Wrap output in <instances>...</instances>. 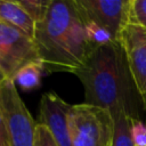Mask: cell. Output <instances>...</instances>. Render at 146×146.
I'll list each match as a JSON object with an SVG mask.
<instances>
[{
  "mask_svg": "<svg viewBox=\"0 0 146 146\" xmlns=\"http://www.w3.org/2000/svg\"><path fill=\"white\" fill-rule=\"evenodd\" d=\"M33 40L47 72L74 74L96 48L76 0H51L44 17L35 24Z\"/></svg>",
  "mask_w": 146,
  "mask_h": 146,
  "instance_id": "cell-1",
  "label": "cell"
},
{
  "mask_svg": "<svg viewBox=\"0 0 146 146\" xmlns=\"http://www.w3.org/2000/svg\"><path fill=\"white\" fill-rule=\"evenodd\" d=\"M128 72L121 46L112 41L97 46L74 75L82 82L87 104L113 113L128 108Z\"/></svg>",
  "mask_w": 146,
  "mask_h": 146,
  "instance_id": "cell-2",
  "label": "cell"
},
{
  "mask_svg": "<svg viewBox=\"0 0 146 146\" xmlns=\"http://www.w3.org/2000/svg\"><path fill=\"white\" fill-rule=\"evenodd\" d=\"M67 127L72 146H111L114 121L105 108L87 103L71 105Z\"/></svg>",
  "mask_w": 146,
  "mask_h": 146,
  "instance_id": "cell-3",
  "label": "cell"
},
{
  "mask_svg": "<svg viewBox=\"0 0 146 146\" xmlns=\"http://www.w3.org/2000/svg\"><path fill=\"white\" fill-rule=\"evenodd\" d=\"M0 115L9 146H34L36 123L8 79L0 81Z\"/></svg>",
  "mask_w": 146,
  "mask_h": 146,
  "instance_id": "cell-4",
  "label": "cell"
},
{
  "mask_svg": "<svg viewBox=\"0 0 146 146\" xmlns=\"http://www.w3.org/2000/svg\"><path fill=\"white\" fill-rule=\"evenodd\" d=\"M41 62L33 38L23 31L0 22V75L14 80L25 65Z\"/></svg>",
  "mask_w": 146,
  "mask_h": 146,
  "instance_id": "cell-5",
  "label": "cell"
},
{
  "mask_svg": "<svg viewBox=\"0 0 146 146\" xmlns=\"http://www.w3.org/2000/svg\"><path fill=\"white\" fill-rule=\"evenodd\" d=\"M117 43L124 52L136 90L146 98V29L128 23L122 30Z\"/></svg>",
  "mask_w": 146,
  "mask_h": 146,
  "instance_id": "cell-6",
  "label": "cell"
},
{
  "mask_svg": "<svg viewBox=\"0 0 146 146\" xmlns=\"http://www.w3.org/2000/svg\"><path fill=\"white\" fill-rule=\"evenodd\" d=\"M87 19L105 29L117 42L129 23L130 0H76Z\"/></svg>",
  "mask_w": 146,
  "mask_h": 146,
  "instance_id": "cell-7",
  "label": "cell"
},
{
  "mask_svg": "<svg viewBox=\"0 0 146 146\" xmlns=\"http://www.w3.org/2000/svg\"><path fill=\"white\" fill-rule=\"evenodd\" d=\"M71 104L55 92H46L40 99L39 122L46 125L58 146H72L67 127V113Z\"/></svg>",
  "mask_w": 146,
  "mask_h": 146,
  "instance_id": "cell-8",
  "label": "cell"
},
{
  "mask_svg": "<svg viewBox=\"0 0 146 146\" xmlns=\"http://www.w3.org/2000/svg\"><path fill=\"white\" fill-rule=\"evenodd\" d=\"M0 22L23 31L31 38L34 35L35 23L18 1L0 0Z\"/></svg>",
  "mask_w": 146,
  "mask_h": 146,
  "instance_id": "cell-9",
  "label": "cell"
},
{
  "mask_svg": "<svg viewBox=\"0 0 146 146\" xmlns=\"http://www.w3.org/2000/svg\"><path fill=\"white\" fill-rule=\"evenodd\" d=\"M114 121V131L111 146H135L131 136V122L133 116L127 107H121L111 113Z\"/></svg>",
  "mask_w": 146,
  "mask_h": 146,
  "instance_id": "cell-10",
  "label": "cell"
},
{
  "mask_svg": "<svg viewBox=\"0 0 146 146\" xmlns=\"http://www.w3.org/2000/svg\"><path fill=\"white\" fill-rule=\"evenodd\" d=\"M42 62H33L22 67L14 78V83L25 91L36 89L41 84V78L44 72Z\"/></svg>",
  "mask_w": 146,
  "mask_h": 146,
  "instance_id": "cell-11",
  "label": "cell"
},
{
  "mask_svg": "<svg viewBox=\"0 0 146 146\" xmlns=\"http://www.w3.org/2000/svg\"><path fill=\"white\" fill-rule=\"evenodd\" d=\"M50 1L51 0H21L18 2L36 24L44 17Z\"/></svg>",
  "mask_w": 146,
  "mask_h": 146,
  "instance_id": "cell-12",
  "label": "cell"
},
{
  "mask_svg": "<svg viewBox=\"0 0 146 146\" xmlns=\"http://www.w3.org/2000/svg\"><path fill=\"white\" fill-rule=\"evenodd\" d=\"M86 27H87V33H88V36H89L90 41L96 47L114 41L113 38H112V35L105 29L100 27L99 25L95 24L94 22H91V21H89L87 18H86Z\"/></svg>",
  "mask_w": 146,
  "mask_h": 146,
  "instance_id": "cell-13",
  "label": "cell"
},
{
  "mask_svg": "<svg viewBox=\"0 0 146 146\" xmlns=\"http://www.w3.org/2000/svg\"><path fill=\"white\" fill-rule=\"evenodd\" d=\"M129 23L146 29V0H130Z\"/></svg>",
  "mask_w": 146,
  "mask_h": 146,
  "instance_id": "cell-14",
  "label": "cell"
},
{
  "mask_svg": "<svg viewBox=\"0 0 146 146\" xmlns=\"http://www.w3.org/2000/svg\"><path fill=\"white\" fill-rule=\"evenodd\" d=\"M34 146H58V145L54 139V137L51 136L49 129L41 123H36Z\"/></svg>",
  "mask_w": 146,
  "mask_h": 146,
  "instance_id": "cell-15",
  "label": "cell"
},
{
  "mask_svg": "<svg viewBox=\"0 0 146 146\" xmlns=\"http://www.w3.org/2000/svg\"><path fill=\"white\" fill-rule=\"evenodd\" d=\"M131 136L135 146H146V124L133 117L131 122Z\"/></svg>",
  "mask_w": 146,
  "mask_h": 146,
  "instance_id": "cell-16",
  "label": "cell"
},
{
  "mask_svg": "<svg viewBox=\"0 0 146 146\" xmlns=\"http://www.w3.org/2000/svg\"><path fill=\"white\" fill-rule=\"evenodd\" d=\"M7 141V137H6V131L3 128V123H2V119L0 115V146H3Z\"/></svg>",
  "mask_w": 146,
  "mask_h": 146,
  "instance_id": "cell-17",
  "label": "cell"
},
{
  "mask_svg": "<svg viewBox=\"0 0 146 146\" xmlns=\"http://www.w3.org/2000/svg\"><path fill=\"white\" fill-rule=\"evenodd\" d=\"M3 146H9V145H8V143H7V141H6V144H5V145H3Z\"/></svg>",
  "mask_w": 146,
  "mask_h": 146,
  "instance_id": "cell-18",
  "label": "cell"
},
{
  "mask_svg": "<svg viewBox=\"0 0 146 146\" xmlns=\"http://www.w3.org/2000/svg\"><path fill=\"white\" fill-rule=\"evenodd\" d=\"M1 80H2V78H1V75H0V81H1Z\"/></svg>",
  "mask_w": 146,
  "mask_h": 146,
  "instance_id": "cell-19",
  "label": "cell"
}]
</instances>
